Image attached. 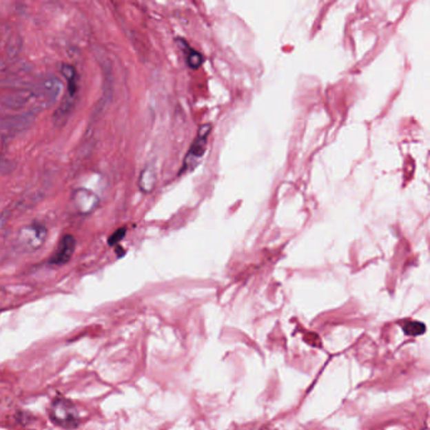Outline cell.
Listing matches in <instances>:
<instances>
[{
	"label": "cell",
	"mask_w": 430,
	"mask_h": 430,
	"mask_svg": "<svg viewBox=\"0 0 430 430\" xmlns=\"http://www.w3.org/2000/svg\"><path fill=\"white\" fill-rule=\"evenodd\" d=\"M50 418L53 423L65 429H74L80 425V416L72 401L56 399L50 408Z\"/></svg>",
	"instance_id": "6da1fadb"
},
{
	"label": "cell",
	"mask_w": 430,
	"mask_h": 430,
	"mask_svg": "<svg viewBox=\"0 0 430 430\" xmlns=\"http://www.w3.org/2000/svg\"><path fill=\"white\" fill-rule=\"evenodd\" d=\"M48 238V230L42 223H32L22 227L18 236L17 243L22 247L24 252H37L45 245V240Z\"/></svg>",
	"instance_id": "7a4b0ae2"
},
{
	"label": "cell",
	"mask_w": 430,
	"mask_h": 430,
	"mask_svg": "<svg viewBox=\"0 0 430 430\" xmlns=\"http://www.w3.org/2000/svg\"><path fill=\"white\" fill-rule=\"evenodd\" d=\"M209 132H211V125L206 124V125L201 126L196 139L193 141L191 148L185 156L182 172L192 171L197 167V164L200 163L202 156H205V152H206Z\"/></svg>",
	"instance_id": "3957f363"
},
{
	"label": "cell",
	"mask_w": 430,
	"mask_h": 430,
	"mask_svg": "<svg viewBox=\"0 0 430 430\" xmlns=\"http://www.w3.org/2000/svg\"><path fill=\"white\" fill-rule=\"evenodd\" d=\"M71 202L80 215H91L100 205V197L88 188H76L71 194Z\"/></svg>",
	"instance_id": "277c9868"
},
{
	"label": "cell",
	"mask_w": 430,
	"mask_h": 430,
	"mask_svg": "<svg viewBox=\"0 0 430 430\" xmlns=\"http://www.w3.org/2000/svg\"><path fill=\"white\" fill-rule=\"evenodd\" d=\"M74 249H76V238L72 235H65L57 246V250L51 256L50 264L56 267L65 265L72 259Z\"/></svg>",
	"instance_id": "5b68a950"
},
{
	"label": "cell",
	"mask_w": 430,
	"mask_h": 430,
	"mask_svg": "<svg viewBox=\"0 0 430 430\" xmlns=\"http://www.w3.org/2000/svg\"><path fill=\"white\" fill-rule=\"evenodd\" d=\"M61 72L67 80V88H68V95L70 97H74L77 89H79V74L72 65L63 63L61 66Z\"/></svg>",
	"instance_id": "8992f818"
},
{
	"label": "cell",
	"mask_w": 430,
	"mask_h": 430,
	"mask_svg": "<svg viewBox=\"0 0 430 430\" xmlns=\"http://www.w3.org/2000/svg\"><path fill=\"white\" fill-rule=\"evenodd\" d=\"M156 170L153 167H145L141 173V177L138 181V185L141 188V192H152L156 187Z\"/></svg>",
	"instance_id": "52a82bcc"
},
{
	"label": "cell",
	"mask_w": 430,
	"mask_h": 430,
	"mask_svg": "<svg viewBox=\"0 0 430 430\" xmlns=\"http://www.w3.org/2000/svg\"><path fill=\"white\" fill-rule=\"evenodd\" d=\"M178 45H181L182 51L185 53L187 65L193 68V70L198 68L202 65V62H203L202 54L200 52H197L196 50H193L192 47L188 45V43H185V41H179Z\"/></svg>",
	"instance_id": "ba28073f"
},
{
	"label": "cell",
	"mask_w": 430,
	"mask_h": 430,
	"mask_svg": "<svg viewBox=\"0 0 430 430\" xmlns=\"http://www.w3.org/2000/svg\"><path fill=\"white\" fill-rule=\"evenodd\" d=\"M404 331L405 334H410V336H419L425 332V325L420 322H416V320H410L404 326Z\"/></svg>",
	"instance_id": "9c48e42d"
},
{
	"label": "cell",
	"mask_w": 430,
	"mask_h": 430,
	"mask_svg": "<svg viewBox=\"0 0 430 430\" xmlns=\"http://www.w3.org/2000/svg\"><path fill=\"white\" fill-rule=\"evenodd\" d=\"M125 229H120V230L115 231L110 236V238H109V245H116L118 243L121 241V238L125 236Z\"/></svg>",
	"instance_id": "30bf717a"
}]
</instances>
